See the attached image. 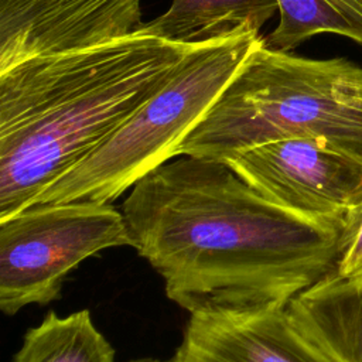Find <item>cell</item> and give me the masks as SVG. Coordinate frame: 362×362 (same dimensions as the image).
<instances>
[{"instance_id": "cell-4", "label": "cell", "mask_w": 362, "mask_h": 362, "mask_svg": "<svg viewBox=\"0 0 362 362\" xmlns=\"http://www.w3.org/2000/svg\"><path fill=\"white\" fill-rule=\"evenodd\" d=\"M263 38L260 31L245 25L198 42L153 98L34 204L112 202L178 156L182 141Z\"/></svg>"}, {"instance_id": "cell-10", "label": "cell", "mask_w": 362, "mask_h": 362, "mask_svg": "<svg viewBox=\"0 0 362 362\" xmlns=\"http://www.w3.org/2000/svg\"><path fill=\"white\" fill-rule=\"evenodd\" d=\"M277 11V0H173L140 30L167 41L194 44L229 35L245 25L260 31Z\"/></svg>"}, {"instance_id": "cell-13", "label": "cell", "mask_w": 362, "mask_h": 362, "mask_svg": "<svg viewBox=\"0 0 362 362\" xmlns=\"http://www.w3.org/2000/svg\"><path fill=\"white\" fill-rule=\"evenodd\" d=\"M362 277V204L348 214L342 247L332 270L331 280H358Z\"/></svg>"}, {"instance_id": "cell-1", "label": "cell", "mask_w": 362, "mask_h": 362, "mask_svg": "<svg viewBox=\"0 0 362 362\" xmlns=\"http://www.w3.org/2000/svg\"><path fill=\"white\" fill-rule=\"evenodd\" d=\"M122 212L132 246L189 314L287 307L332 270L348 219L293 212L226 163L191 156L136 182Z\"/></svg>"}, {"instance_id": "cell-3", "label": "cell", "mask_w": 362, "mask_h": 362, "mask_svg": "<svg viewBox=\"0 0 362 362\" xmlns=\"http://www.w3.org/2000/svg\"><path fill=\"white\" fill-rule=\"evenodd\" d=\"M321 139L362 158V68L345 58L313 59L263 38L178 156L225 161L283 139Z\"/></svg>"}, {"instance_id": "cell-6", "label": "cell", "mask_w": 362, "mask_h": 362, "mask_svg": "<svg viewBox=\"0 0 362 362\" xmlns=\"http://www.w3.org/2000/svg\"><path fill=\"white\" fill-rule=\"evenodd\" d=\"M223 163L269 201L310 218L345 221L362 204V158L321 139L276 140Z\"/></svg>"}, {"instance_id": "cell-7", "label": "cell", "mask_w": 362, "mask_h": 362, "mask_svg": "<svg viewBox=\"0 0 362 362\" xmlns=\"http://www.w3.org/2000/svg\"><path fill=\"white\" fill-rule=\"evenodd\" d=\"M140 0H0V74L139 31Z\"/></svg>"}, {"instance_id": "cell-9", "label": "cell", "mask_w": 362, "mask_h": 362, "mask_svg": "<svg viewBox=\"0 0 362 362\" xmlns=\"http://www.w3.org/2000/svg\"><path fill=\"white\" fill-rule=\"evenodd\" d=\"M287 310L341 362H362V277H324L297 294Z\"/></svg>"}, {"instance_id": "cell-5", "label": "cell", "mask_w": 362, "mask_h": 362, "mask_svg": "<svg viewBox=\"0 0 362 362\" xmlns=\"http://www.w3.org/2000/svg\"><path fill=\"white\" fill-rule=\"evenodd\" d=\"M132 246L122 211L110 202L33 204L0 221V308L17 314L61 296L65 277L98 252Z\"/></svg>"}, {"instance_id": "cell-12", "label": "cell", "mask_w": 362, "mask_h": 362, "mask_svg": "<svg viewBox=\"0 0 362 362\" xmlns=\"http://www.w3.org/2000/svg\"><path fill=\"white\" fill-rule=\"evenodd\" d=\"M279 23L266 44L293 51L320 34H334L362 45V0H277Z\"/></svg>"}, {"instance_id": "cell-8", "label": "cell", "mask_w": 362, "mask_h": 362, "mask_svg": "<svg viewBox=\"0 0 362 362\" xmlns=\"http://www.w3.org/2000/svg\"><path fill=\"white\" fill-rule=\"evenodd\" d=\"M170 362H341L287 307L197 311Z\"/></svg>"}, {"instance_id": "cell-2", "label": "cell", "mask_w": 362, "mask_h": 362, "mask_svg": "<svg viewBox=\"0 0 362 362\" xmlns=\"http://www.w3.org/2000/svg\"><path fill=\"white\" fill-rule=\"evenodd\" d=\"M141 30L0 74V221L33 205L174 75L197 47Z\"/></svg>"}, {"instance_id": "cell-11", "label": "cell", "mask_w": 362, "mask_h": 362, "mask_svg": "<svg viewBox=\"0 0 362 362\" xmlns=\"http://www.w3.org/2000/svg\"><path fill=\"white\" fill-rule=\"evenodd\" d=\"M13 362H115V348L88 310L66 317L49 311L25 332Z\"/></svg>"}, {"instance_id": "cell-14", "label": "cell", "mask_w": 362, "mask_h": 362, "mask_svg": "<svg viewBox=\"0 0 362 362\" xmlns=\"http://www.w3.org/2000/svg\"><path fill=\"white\" fill-rule=\"evenodd\" d=\"M129 362H164V361H160V359H157V358H150V356H144V358L130 359Z\"/></svg>"}]
</instances>
